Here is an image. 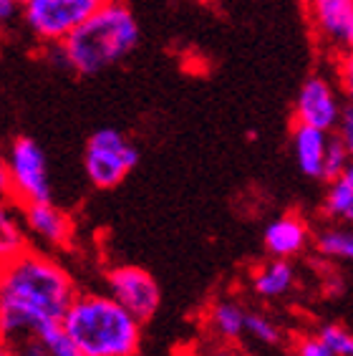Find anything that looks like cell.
I'll return each instance as SVG.
<instances>
[{
    "mask_svg": "<svg viewBox=\"0 0 353 356\" xmlns=\"http://www.w3.org/2000/svg\"><path fill=\"white\" fill-rule=\"evenodd\" d=\"M139 356H147V354H139Z\"/></svg>",
    "mask_w": 353,
    "mask_h": 356,
    "instance_id": "32",
    "label": "cell"
},
{
    "mask_svg": "<svg viewBox=\"0 0 353 356\" xmlns=\"http://www.w3.org/2000/svg\"><path fill=\"white\" fill-rule=\"evenodd\" d=\"M109 3L111 0H28L23 3L21 21L38 46L54 48Z\"/></svg>",
    "mask_w": 353,
    "mask_h": 356,
    "instance_id": "4",
    "label": "cell"
},
{
    "mask_svg": "<svg viewBox=\"0 0 353 356\" xmlns=\"http://www.w3.org/2000/svg\"><path fill=\"white\" fill-rule=\"evenodd\" d=\"M295 286V266L290 261H280V258H270L268 263L258 266L250 275V288L252 293L265 301H275L288 296Z\"/></svg>",
    "mask_w": 353,
    "mask_h": 356,
    "instance_id": "13",
    "label": "cell"
},
{
    "mask_svg": "<svg viewBox=\"0 0 353 356\" xmlns=\"http://www.w3.org/2000/svg\"><path fill=\"white\" fill-rule=\"evenodd\" d=\"M315 334L331 349L333 356H353V331H348L346 326H340V323H323Z\"/></svg>",
    "mask_w": 353,
    "mask_h": 356,
    "instance_id": "19",
    "label": "cell"
},
{
    "mask_svg": "<svg viewBox=\"0 0 353 356\" xmlns=\"http://www.w3.org/2000/svg\"><path fill=\"white\" fill-rule=\"evenodd\" d=\"M210 356H240L235 349H230V346H220V349H215Z\"/></svg>",
    "mask_w": 353,
    "mask_h": 356,
    "instance_id": "27",
    "label": "cell"
},
{
    "mask_svg": "<svg viewBox=\"0 0 353 356\" xmlns=\"http://www.w3.org/2000/svg\"><path fill=\"white\" fill-rule=\"evenodd\" d=\"M323 210L333 220L353 222V159L348 162V167L340 172L338 177L328 182Z\"/></svg>",
    "mask_w": 353,
    "mask_h": 356,
    "instance_id": "16",
    "label": "cell"
},
{
    "mask_svg": "<svg viewBox=\"0 0 353 356\" xmlns=\"http://www.w3.org/2000/svg\"><path fill=\"white\" fill-rule=\"evenodd\" d=\"M104 291L119 301V306L136 316L142 323L151 321L162 309V288L149 270L139 266H111L104 273Z\"/></svg>",
    "mask_w": 353,
    "mask_h": 356,
    "instance_id": "7",
    "label": "cell"
},
{
    "mask_svg": "<svg viewBox=\"0 0 353 356\" xmlns=\"http://www.w3.org/2000/svg\"><path fill=\"white\" fill-rule=\"evenodd\" d=\"M6 159L15 202L28 205V202H48V200H54L48 157L35 139L15 137L10 142V147H8Z\"/></svg>",
    "mask_w": 353,
    "mask_h": 356,
    "instance_id": "6",
    "label": "cell"
},
{
    "mask_svg": "<svg viewBox=\"0 0 353 356\" xmlns=\"http://www.w3.org/2000/svg\"><path fill=\"white\" fill-rule=\"evenodd\" d=\"M293 356H333V354L326 343L320 341L318 334H308V336H300L298 341H295Z\"/></svg>",
    "mask_w": 353,
    "mask_h": 356,
    "instance_id": "22",
    "label": "cell"
},
{
    "mask_svg": "<svg viewBox=\"0 0 353 356\" xmlns=\"http://www.w3.org/2000/svg\"><path fill=\"white\" fill-rule=\"evenodd\" d=\"M328 144H331L328 131L315 129V127H306V124H295L293 127L290 147H293V159H295L300 175H306L308 179H323Z\"/></svg>",
    "mask_w": 353,
    "mask_h": 356,
    "instance_id": "11",
    "label": "cell"
},
{
    "mask_svg": "<svg viewBox=\"0 0 353 356\" xmlns=\"http://www.w3.org/2000/svg\"><path fill=\"white\" fill-rule=\"evenodd\" d=\"M348 162H351V154L346 152V147L340 144L338 137H331V144H328V154H326V170H323V179L331 182L346 170Z\"/></svg>",
    "mask_w": 353,
    "mask_h": 356,
    "instance_id": "20",
    "label": "cell"
},
{
    "mask_svg": "<svg viewBox=\"0 0 353 356\" xmlns=\"http://www.w3.org/2000/svg\"><path fill=\"white\" fill-rule=\"evenodd\" d=\"M28 248H31V238L23 222L21 202L15 200L0 202V268L13 263Z\"/></svg>",
    "mask_w": 353,
    "mask_h": 356,
    "instance_id": "12",
    "label": "cell"
},
{
    "mask_svg": "<svg viewBox=\"0 0 353 356\" xmlns=\"http://www.w3.org/2000/svg\"><path fill=\"white\" fill-rule=\"evenodd\" d=\"M21 0H0V31H6L15 18H21Z\"/></svg>",
    "mask_w": 353,
    "mask_h": 356,
    "instance_id": "24",
    "label": "cell"
},
{
    "mask_svg": "<svg viewBox=\"0 0 353 356\" xmlns=\"http://www.w3.org/2000/svg\"><path fill=\"white\" fill-rule=\"evenodd\" d=\"M23 222H26L31 245L48 250V253H58L74 245L76 238V222L74 218L58 207L54 200L48 202H28L21 205Z\"/></svg>",
    "mask_w": 353,
    "mask_h": 356,
    "instance_id": "8",
    "label": "cell"
},
{
    "mask_svg": "<svg viewBox=\"0 0 353 356\" xmlns=\"http://www.w3.org/2000/svg\"><path fill=\"white\" fill-rule=\"evenodd\" d=\"M343 76H348V79H353V54L348 56L346 61H343Z\"/></svg>",
    "mask_w": 353,
    "mask_h": 356,
    "instance_id": "29",
    "label": "cell"
},
{
    "mask_svg": "<svg viewBox=\"0 0 353 356\" xmlns=\"http://www.w3.org/2000/svg\"><path fill=\"white\" fill-rule=\"evenodd\" d=\"M343 94H346L348 106H353V79H348V76H343Z\"/></svg>",
    "mask_w": 353,
    "mask_h": 356,
    "instance_id": "26",
    "label": "cell"
},
{
    "mask_svg": "<svg viewBox=\"0 0 353 356\" xmlns=\"http://www.w3.org/2000/svg\"><path fill=\"white\" fill-rule=\"evenodd\" d=\"M340 111H343V104L338 99V91L333 89L326 76H308L295 96V124L331 131L338 124Z\"/></svg>",
    "mask_w": 353,
    "mask_h": 356,
    "instance_id": "9",
    "label": "cell"
},
{
    "mask_svg": "<svg viewBox=\"0 0 353 356\" xmlns=\"http://www.w3.org/2000/svg\"><path fill=\"white\" fill-rule=\"evenodd\" d=\"M245 336L255 339L263 346H278L283 341V331L270 316L260 314V311H247V323H245Z\"/></svg>",
    "mask_w": 353,
    "mask_h": 356,
    "instance_id": "18",
    "label": "cell"
},
{
    "mask_svg": "<svg viewBox=\"0 0 353 356\" xmlns=\"http://www.w3.org/2000/svg\"><path fill=\"white\" fill-rule=\"evenodd\" d=\"M76 296L74 273L58 255L31 245L0 268V339L15 343L58 326Z\"/></svg>",
    "mask_w": 353,
    "mask_h": 356,
    "instance_id": "1",
    "label": "cell"
},
{
    "mask_svg": "<svg viewBox=\"0 0 353 356\" xmlns=\"http://www.w3.org/2000/svg\"><path fill=\"white\" fill-rule=\"evenodd\" d=\"M313 23L331 41L346 43L353 28V0H311Z\"/></svg>",
    "mask_w": 353,
    "mask_h": 356,
    "instance_id": "14",
    "label": "cell"
},
{
    "mask_svg": "<svg viewBox=\"0 0 353 356\" xmlns=\"http://www.w3.org/2000/svg\"><path fill=\"white\" fill-rule=\"evenodd\" d=\"M315 250L328 261L353 263V227H326L315 235Z\"/></svg>",
    "mask_w": 353,
    "mask_h": 356,
    "instance_id": "17",
    "label": "cell"
},
{
    "mask_svg": "<svg viewBox=\"0 0 353 356\" xmlns=\"http://www.w3.org/2000/svg\"><path fill=\"white\" fill-rule=\"evenodd\" d=\"M23 3H28V0H21V6H23Z\"/></svg>",
    "mask_w": 353,
    "mask_h": 356,
    "instance_id": "31",
    "label": "cell"
},
{
    "mask_svg": "<svg viewBox=\"0 0 353 356\" xmlns=\"http://www.w3.org/2000/svg\"><path fill=\"white\" fill-rule=\"evenodd\" d=\"M13 200V185H10V172H8V159L0 152V202Z\"/></svg>",
    "mask_w": 353,
    "mask_h": 356,
    "instance_id": "25",
    "label": "cell"
},
{
    "mask_svg": "<svg viewBox=\"0 0 353 356\" xmlns=\"http://www.w3.org/2000/svg\"><path fill=\"white\" fill-rule=\"evenodd\" d=\"M139 165V149L124 131L114 127L96 129L83 149V172L96 190H114Z\"/></svg>",
    "mask_w": 353,
    "mask_h": 356,
    "instance_id": "5",
    "label": "cell"
},
{
    "mask_svg": "<svg viewBox=\"0 0 353 356\" xmlns=\"http://www.w3.org/2000/svg\"><path fill=\"white\" fill-rule=\"evenodd\" d=\"M0 356H18V354H15V349L10 346V343L0 339Z\"/></svg>",
    "mask_w": 353,
    "mask_h": 356,
    "instance_id": "28",
    "label": "cell"
},
{
    "mask_svg": "<svg viewBox=\"0 0 353 356\" xmlns=\"http://www.w3.org/2000/svg\"><path fill=\"white\" fill-rule=\"evenodd\" d=\"M38 336H43V341L48 343L51 356H83L81 351L74 346V341L66 336V331H63L61 323H58V326H51V329H46Z\"/></svg>",
    "mask_w": 353,
    "mask_h": 356,
    "instance_id": "21",
    "label": "cell"
},
{
    "mask_svg": "<svg viewBox=\"0 0 353 356\" xmlns=\"http://www.w3.org/2000/svg\"><path fill=\"white\" fill-rule=\"evenodd\" d=\"M204 323L217 339H222L224 343H232L245 336L247 309L232 298H217L204 314Z\"/></svg>",
    "mask_w": 353,
    "mask_h": 356,
    "instance_id": "15",
    "label": "cell"
},
{
    "mask_svg": "<svg viewBox=\"0 0 353 356\" xmlns=\"http://www.w3.org/2000/svg\"><path fill=\"white\" fill-rule=\"evenodd\" d=\"M139 38L142 28L131 8L124 0H111L109 6L76 28L66 41L46 51L54 54L66 71L88 79L122 63L139 46Z\"/></svg>",
    "mask_w": 353,
    "mask_h": 356,
    "instance_id": "2",
    "label": "cell"
},
{
    "mask_svg": "<svg viewBox=\"0 0 353 356\" xmlns=\"http://www.w3.org/2000/svg\"><path fill=\"white\" fill-rule=\"evenodd\" d=\"M311 230H308L306 220L298 215H280L263 230V245L270 258L280 261H293L308 248Z\"/></svg>",
    "mask_w": 353,
    "mask_h": 356,
    "instance_id": "10",
    "label": "cell"
},
{
    "mask_svg": "<svg viewBox=\"0 0 353 356\" xmlns=\"http://www.w3.org/2000/svg\"><path fill=\"white\" fill-rule=\"evenodd\" d=\"M83 356H139L144 323L106 291H79L61 321Z\"/></svg>",
    "mask_w": 353,
    "mask_h": 356,
    "instance_id": "3",
    "label": "cell"
},
{
    "mask_svg": "<svg viewBox=\"0 0 353 356\" xmlns=\"http://www.w3.org/2000/svg\"><path fill=\"white\" fill-rule=\"evenodd\" d=\"M346 46L351 48V54H353V28H351V33H348V41H346Z\"/></svg>",
    "mask_w": 353,
    "mask_h": 356,
    "instance_id": "30",
    "label": "cell"
},
{
    "mask_svg": "<svg viewBox=\"0 0 353 356\" xmlns=\"http://www.w3.org/2000/svg\"><path fill=\"white\" fill-rule=\"evenodd\" d=\"M336 137L340 139V144L346 147V152L353 159V106H348V104H343L340 119L336 124Z\"/></svg>",
    "mask_w": 353,
    "mask_h": 356,
    "instance_id": "23",
    "label": "cell"
}]
</instances>
